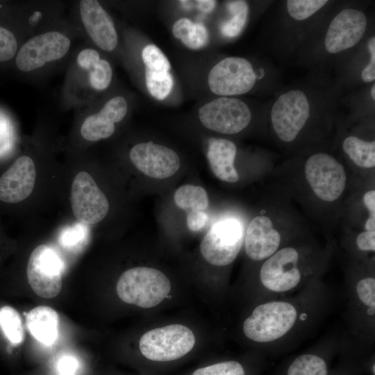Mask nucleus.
I'll list each match as a JSON object with an SVG mask.
<instances>
[{"label":"nucleus","mask_w":375,"mask_h":375,"mask_svg":"<svg viewBox=\"0 0 375 375\" xmlns=\"http://www.w3.org/2000/svg\"><path fill=\"white\" fill-rule=\"evenodd\" d=\"M281 236L270 218L256 216L250 222L245 234L244 244L247 256L253 260H262L278 249Z\"/></svg>","instance_id":"18"},{"label":"nucleus","mask_w":375,"mask_h":375,"mask_svg":"<svg viewBox=\"0 0 375 375\" xmlns=\"http://www.w3.org/2000/svg\"><path fill=\"white\" fill-rule=\"evenodd\" d=\"M298 260L299 253L292 247L276 251L261 267L260 278L262 283L274 292H285L294 288L301 279Z\"/></svg>","instance_id":"13"},{"label":"nucleus","mask_w":375,"mask_h":375,"mask_svg":"<svg viewBox=\"0 0 375 375\" xmlns=\"http://www.w3.org/2000/svg\"><path fill=\"white\" fill-rule=\"evenodd\" d=\"M170 290L169 278L161 271L148 267L125 271L116 286L117 294L122 301L143 308L157 306Z\"/></svg>","instance_id":"1"},{"label":"nucleus","mask_w":375,"mask_h":375,"mask_svg":"<svg viewBox=\"0 0 375 375\" xmlns=\"http://www.w3.org/2000/svg\"><path fill=\"white\" fill-rule=\"evenodd\" d=\"M374 312H375V309H374V308H369V309H368V310H367L368 315H374Z\"/></svg>","instance_id":"43"},{"label":"nucleus","mask_w":375,"mask_h":375,"mask_svg":"<svg viewBox=\"0 0 375 375\" xmlns=\"http://www.w3.org/2000/svg\"><path fill=\"white\" fill-rule=\"evenodd\" d=\"M343 150L358 167L372 168L375 166V142L362 140L355 136L344 139Z\"/></svg>","instance_id":"23"},{"label":"nucleus","mask_w":375,"mask_h":375,"mask_svg":"<svg viewBox=\"0 0 375 375\" xmlns=\"http://www.w3.org/2000/svg\"><path fill=\"white\" fill-rule=\"evenodd\" d=\"M356 244L362 251L375 250V231H366L360 233L356 238Z\"/></svg>","instance_id":"39"},{"label":"nucleus","mask_w":375,"mask_h":375,"mask_svg":"<svg viewBox=\"0 0 375 375\" xmlns=\"http://www.w3.org/2000/svg\"><path fill=\"white\" fill-rule=\"evenodd\" d=\"M367 17L360 10L346 8L331 21L324 44L330 53H336L351 48L363 36L367 28Z\"/></svg>","instance_id":"14"},{"label":"nucleus","mask_w":375,"mask_h":375,"mask_svg":"<svg viewBox=\"0 0 375 375\" xmlns=\"http://www.w3.org/2000/svg\"><path fill=\"white\" fill-rule=\"evenodd\" d=\"M297 310L285 301H271L257 306L243 324L244 335L258 342H269L283 336L293 326Z\"/></svg>","instance_id":"3"},{"label":"nucleus","mask_w":375,"mask_h":375,"mask_svg":"<svg viewBox=\"0 0 375 375\" xmlns=\"http://www.w3.org/2000/svg\"><path fill=\"white\" fill-rule=\"evenodd\" d=\"M226 8L233 17L221 25L220 31L225 37L233 38L242 30L247 21L249 8L244 1H229L226 3Z\"/></svg>","instance_id":"26"},{"label":"nucleus","mask_w":375,"mask_h":375,"mask_svg":"<svg viewBox=\"0 0 375 375\" xmlns=\"http://www.w3.org/2000/svg\"><path fill=\"white\" fill-rule=\"evenodd\" d=\"M129 156L138 170L153 178L170 177L181 165L180 158L174 151L152 142L135 144L131 149Z\"/></svg>","instance_id":"12"},{"label":"nucleus","mask_w":375,"mask_h":375,"mask_svg":"<svg viewBox=\"0 0 375 375\" xmlns=\"http://www.w3.org/2000/svg\"><path fill=\"white\" fill-rule=\"evenodd\" d=\"M0 327L11 343L17 344L22 342L24 329L22 319L15 308L8 306L0 308Z\"/></svg>","instance_id":"27"},{"label":"nucleus","mask_w":375,"mask_h":375,"mask_svg":"<svg viewBox=\"0 0 375 375\" xmlns=\"http://www.w3.org/2000/svg\"><path fill=\"white\" fill-rule=\"evenodd\" d=\"M79 10L83 26L93 42L106 51L115 49L118 42L115 24L99 2L82 0L79 3Z\"/></svg>","instance_id":"16"},{"label":"nucleus","mask_w":375,"mask_h":375,"mask_svg":"<svg viewBox=\"0 0 375 375\" xmlns=\"http://www.w3.org/2000/svg\"><path fill=\"white\" fill-rule=\"evenodd\" d=\"M236 146L231 140L210 138L208 141L207 158L214 175L221 181L235 183L239 174L234 167Z\"/></svg>","instance_id":"19"},{"label":"nucleus","mask_w":375,"mask_h":375,"mask_svg":"<svg viewBox=\"0 0 375 375\" xmlns=\"http://www.w3.org/2000/svg\"><path fill=\"white\" fill-rule=\"evenodd\" d=\"M52 375H78V374H52Z\"/></svg>","instance_id":"44"},{"label":"nucleus","mask_w":375,"mask_h":375,"mask_svg":"<svg viewBox=\"0 0 375 375\" xmlns=\"http://www.w3.org/2000/svg\"><path fill=\"white\" fill-rule=\"evenodd\" d=\"M59 321V315L54 309L38 306L26 314V324L37 340L45 345H51L58 338Z\"/></svg>","instance_id":"20"},{"label":"nucleus","mask_w":375,"mask_h":375,"mask_svg":"<svg viewBox=\"0 0 375 375\" xmlns=\"http://www.w3.org/2000/svg\"><path fill=\"white\" fill-rule=\"evenodd\" d=\"M127 110L124 97H112L97 113L86 117L81 127L82 137L92 142L110 137L115 130V124L124 119Z\"/></svg>","instance_id":"17"},{"label":"nucleus","mask_w":375,"mask_h":375,"mask_svg":"<svg viewBox=\"0 0 375 375\" xmlns=\"http://www.w3.org/2000/svg\"><path fill=\"white\" fill-rule=\"evenodd\" d=\"M36 178L33 160L28 156L19 157L0 177V200L19 203L30 196Z\"/></svg>","instance_id":"15"},{"label":"nucleus","mask_w":375,"mask_h":375,"mask_svg":"<svg viewBox=\"0 0 375 375\" xmlns=\"http://www.w3.org/2000/svg\"><path fill=\"white\" fill-rule=\"evenodd\" d=\"M208 215L205 211H190L187 214V225L193 231H197L205 226Z\"/></svg>","instance_id":"38"},{"label":"nucleus","mask_w":375,"mask_h":375,"mask_svg":"<svg viewBox=\"0 0 375 375\" xmlns=\"http://www.w3.org/2000/svg\"><path fill=\"white\" fill-rule=\"evenodd\" d=\"M177 206L186 211H205L209 200L206 191L201 186L184 185L174 193Z\"/></svg>","instance_id":"24"},{"label":"nucleus","mask_w":375,"mask_h":375,"mask_svg":"<svg viewBox=\"0 0 375 375\" xmlns=\"http://www.w3.org/2000/svg\"><path fill=\"white\" fill-rule=\"evenodd\" d=\"M142 58L146 68L156 72H169L170 63L161 51L154 44L146 46L142 51Z\"/></svg>","instance_id":"31"},{"label":"nucleus","mask_w":375,"mask_h":375,"mask_svg":"<svg viewBox=\"0 0 375 375\" xmlns=\"http://www.w3.org/2000/svg\"><path fill=\"white\" fill-rule=\"evenodd\" d=\"M62 262L51 248L40 244L31 252L26 269L27 278L32 290L44 299L54 298L62 285Z\"/></svg>","instance_id":"5"},{"label":"nucleus","mask_w":375,"mask_h":375,"mask_svg":"<svg viewBox=\"0 0 375 375\" xmlns=\"http://www.w3.org/2000/svg\"><path fill=\"white\" fill-rule=\"evenodd\" d=\"M310 104L303 92L298 90L281 94L271 110V121L277 136L283 142L293 141L310 117Z\"/></svg>","instance_id":"7"},{"label":"nucleus","mask_w":375,"mask_h":375,"mask_svg":"<svg viewBox=\"0 0 375 375\" xmlns=\"http://www.w3.org/2000/svg\"><path fill=\"white\" fill-rule=\"evenodd\" d=\"M145 78L149 93L158 100L165 99L172 89L173 79L169 72H156L146 68Z\"/></svg>","instance_id":"28"},{"label":"nucleus","mask_w":375,"mask_h":375,"mask_svg":"<svg viewBox=\"0 0 375 375\" xmlns=\"http://www.w3.org/2000/svg\"><path fill=\"white\" fill-rule=\"evenodd\" d=\"M360 301L369 308L375 309V279L369 277L360 280L356 285Z\"/></svg>","instance_id":"33"},{"label":"nucleus","mask_w":375,"mask_h":375,"mask_svg":"<svg viewBox=\"0 0 375 375\" xmlns=\"http://www.w3.org/2000/svg\"><path fill=\"white\" fill-rule=\"evenodd\" d=\"M70 201L74 215L83 224H97L108 212L109 203L106 195L85 171L78 172L74 178Z\"/></svg>","instance_id":"11"},{"label":"nucleus","mask_w":375,"mask_h":375,"mask_svg":"<svg viewBox=\"0 0 375 375\" xmlns=\"http://www.w3.org/2000/svg\"><path fill=\"white\" fill-rule=\"evenodd\" d=\"M287 375H328L326 362L314 354H303L290 365Z\"/></svg>","instance_id":"25"},{"label":"nucleus","mask_w":375,"mask_h":375,"mask_svg":"<svg viewBox=\"0 0 375 375\" xmlns=\"http://www.w3.org/2000/svg\"><path fill=\"white\" fill-rule=\"evenodd\" d=\"M194 344L195 337L188 327L171 324L145 333L140 340L139 349L147 360L165 363L182 358Z\"/></svg>","instance_id":"2"},{"label":"nucleus","mask_w":375,"mask_h":375,"mask_svg":"<svg viewBox=\"0 0 375 375\" xmlns=\"http://www.w3.org/2000/svg\"><path fill=\"white\" fill-rule=\"evenodd\" d=\"M243 228L236 219L214 224L203 237L200 251L203 258L216 266H226L238 256L243 242Z\"/></svg>","instance_id":"4"},{"label":"nucleus","mask_w":375,"mask_h":375,"mask_svg":"<svg viewBox=\"0 0 375 375\" xmlns=\"http://www.w3.org/2000/svg\"><path fill=\"white\" fill-rule=\"evenodd\" d=\"M194 3L195 6L201 11L208 12L214 9L216 1L213 0H199L194 1Z\"/></svg>","instance_id":"40"},{"label":"nucleus","mask_w":375,"mask_h":375,"mask_svg":"<svg viewBox=\"0 0 375 375\" xmlns=\"http://www.w3.org/2000/svg\"><path fill=\"white\" fill-rule=\"evenodd\" d=\"M363 202L369 212L365 228L366 231L375 230V191L374 190L367 192L363 197Z\"/></svg>","instance_id":"36"},{"label":"nucleus","mask_w":375,"mask_h":375,"mask_svg":"<svg viewBox=\"0 0 375 375\" xmlns=\"http://www.w3.org/2000/svg\"><path fill=\"white\" fill-rule=\"evenodd\" d=\"M81 223L64 231L60 236V243L66 247H72L79 244L85 236V228Z\"/></svg>","instance_id":"34"},{"label":"nucleus","mask_w":375,"mask_h":375,"mask_svg":"<svg viewBox=\"0 0 375 375\" xmlns=\"http://www.w3.org/2000/svg\"><path fill=\"white\" fill-rule=\"evenodd\" d=\"M306 178L316 196L326 202L338 199L346 185L344 167L331 156L317 153L305 164Z\"/></svg>","instance_id":"6"},{"label":"nucleus","mask_w":375,"mask_h":375,"mask_svg":"<svg viewBox=\"0 0 375 375\" xmlns=\"http://www.w3.org/2000/svg\"><path fill=\"white\" fill-rule=\"evenodd\" d=\"M371 95L372 99H375V85H373L372 89H371Z\"/></svg>","instance_id":"42"},{"label":"nucleus","mask_w":375,"mask_h":375,"mask_svg":"<svg viewBox=\"0 0 375 375\" xmlns=\"http://www.w3.org/2000/svg\"><path fill=\"white\" fill-rule=\"evenodd\" d=\"M190 375H247V373L240 362L225 360L198 367Z\"/></svg>","instance_id":"29"},{"label":"nucleus","mask_w":375,"mask_h":375,"mask_svg":"<svg viewBox=\"0 0 375 375\" xmlns=\"http://www.w3.org/2000/svg\"><path fill=\"white\" fill-rule=\"evenodd\" d=\"M199 117L202 124L210 130L224 134H235L249 125L251 113L242 101L222 97L201 107Z\"/></svg>","instance_id":"8"},{"label":"nucleus","mask_w":375,"mask_h":375,"mask_svg":"<svg viewBox=\"0 0 375 375\" xmlns=\"http://www.w3.org/2000/svg\"><path fill=\"white\" fill-rule=\"evenodd\" d=\"M174 35L180 39L188 48L198 49L204 47L208 41V33L201 23H193L188 18H181L173 25Z\"/></svg>","instance_id":"22"},{"label":"nucleus","mask_w":375,"mask_h":375,"mask_svg":"<svg viewBox=\"0 0 375 375\" xmlns=\"http://www.w3.org/2000/svg\"><path fill=\"white\" fill-rule=\"evenodd\" d=\"M327 2L326 0H289L287 9L293 19L301 21L312 16Z\"/></svg>","instance_id":"30"},{"label":"nucleus","mask_w":375,"mask_h":375,"mask_svg":"<svg viewBox=\"0 0 375 375\" xmlns=\"http://www.w3.org/2000/svg\"><path fill=\"white\" fill-rule=\"evenodd\" d=\"M17 49V42L13 33L0 26V61L14 57Z\"/></svg>","instance_id":"32"},{"label":"nucleus","mask_w":375,"mask_h":375,"mask_svg":"<svg viewBox=\"0 0 375 375\" xmlns=\"http://www.w3.org/2000/svg\"><path fill=\"white\" fill-rule=\"evenodd\" d=\"M368 49L370 52V60L362 70L361 77L366 83H370L375 79V38L372 37L368 42Z\"/></svg>","instance_id":"37"},{"label":"nucleus","mask_w":375,"mask_h":375,"mask_svg":"<svg viewBox=\"0 0 375 375\" xmlns=\"http://www.w3.org/2000/svg\"><path fill=\"white\" fill-rule=\"evenodd\" d=\"M55 367L57 374H78L80 362L74 355L65 353L57 358Z\"/></svg>","instance_id":"35"},{"label":"nucleus","mask_w":375,"mask_h":375,"mask_svg":"<svg viewBox=\"0 0 375 375\" xmlns=\"http://www.w3.org/2000/svg\"><path fill=\"white\" fill-rule=\"evenodd\" d=\"M256 75L245 58L228 57L217 63L208 74L211 91L223 97L242 94L256 83Z\"/></svg>","instance_id":"9"},{"label":"nucleus","mask_w":375,"mask_h":375,"mask_svg":"<svg viewBox=\"0 0 375 375\" xmlns=\"http://www.w3.org/2000/svg\"><path fill=\"white\" fill-rule=\"evenodd\" d=\"M78 65L89 73L91 86L97 90L107 88L112 80V70L110 63L101 59L99 53L93 49H84L77 56Z\"/></svg>","instance_id":"21"},{"label":"nucleus","mask_w":375,"mask_h":375,"mask_svg":"<svg viewBox=\"0 0 375 375\" xmlns=\"http://www.w3.org/2000/svg\"><path fill=\"white\" fill-rule=\"evenodd\" d=\"M181 4L185 9H191L194 6H195L194 1H181Z\"/></svg>","instance_id":"41"},{"label":"nucleus","mask_w":375,"mask_h":375,"mask_svg":"<svg viewBox=\"0 0 375 375\" xmlns=\"http://www.w3.org/2000/svg\"><path fill=\"white\" fill-rule=\"evenodd\" d=\"M306 317V314H302V315H301V318L302 319H305Z\"/></svg>","instance_id":"45"},{"label":"nucleus","mask_w":375,"mask_h":375,"mask_svg":"<svg viewBox=\"0 0 375 375\" xmlns=\"http://www.w3.org/2000/svg\"><path fill=\"white\" fill-rule=\"evenodd\" d=\"M71 45L70 40L60 32L52 31L35 35L19 50L16 65L22 72H31L48 62L63 58Z\"/></svg>","instance_id":"10"}]
</instances>
